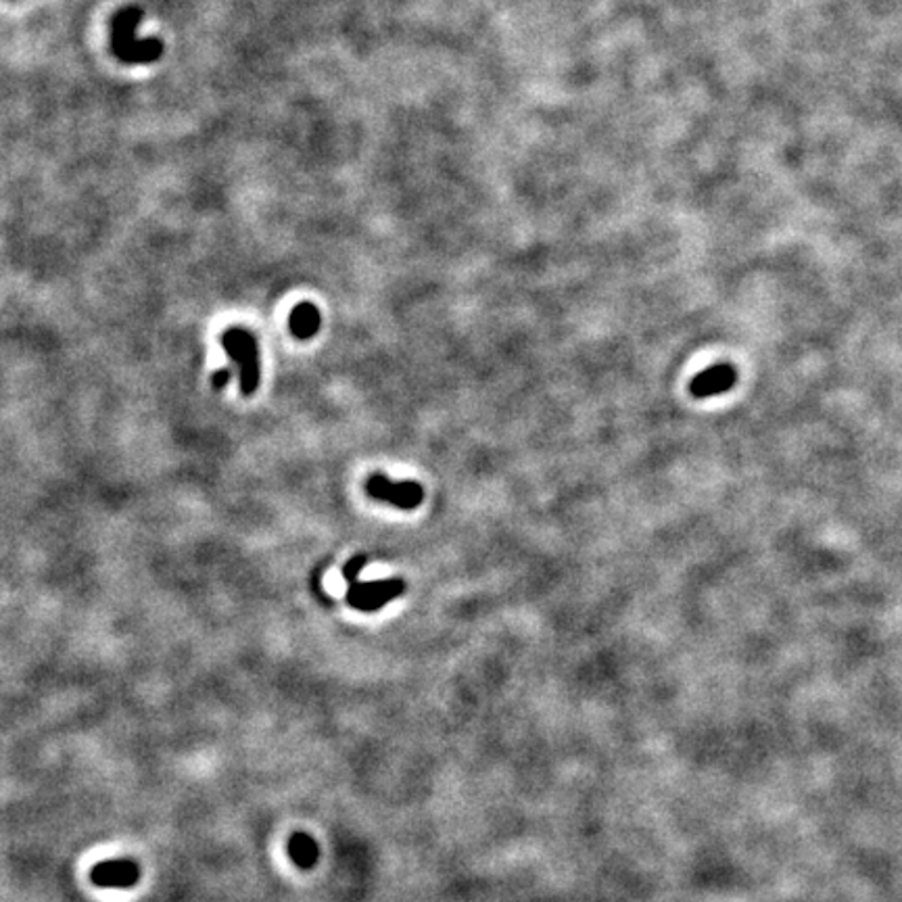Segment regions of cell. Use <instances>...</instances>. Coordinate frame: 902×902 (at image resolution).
<instances>
[{
	"label": "cell",
	"instance_id": "cell-1",
	"mask_svg": "<svg viewBox=\"0 0 902 902\" xmlns=\"http://www.w3.org/2000/svg\"><path fill=\"white\" fill-rule=\"evenodd\" d=\"M222 345L228 353V358L233 360L235 366H238V375H240V393L245 398H252L253 393L259 387V347H257V339L255 335L249 332L243 326H233L226 328L222 335Z\"/></svg>",
	"mask_w": 902,
	"mask_h": 902
},
{
	"label": "cell",
	"instance_id": "cell-2",
	"mask_svg": "<svg viewBox=\"0 0 902 902\" xmlns=\"http://www.w3.org/2000/svg\"><path fill=\"white\" fill-rule=\"evenodd\" d=\"M406 594L403 578H385V581H353L347 590V604L360 613H377L391 599Z\"/></svg>",
	"mask_w": 902,
	"mask_h": 902
},
{
	"label": "cell",
	"instance_id": "cell-3",
	"mask_svg": "<svg viewBox=\"0 0 902 902\" xmlns=\"http://www.w3.org/2000/svg\"><path fill=\"white\" fill-rule=\"evenodd\" d=\"M366 493L379 502L396 505L399 510H416L424 500V489L416 481H391L385 474H372L366 481Z\"/></svg>",
	"mask_w": 902,
	"mask_h": 902
},
{
	"label": "cell",
	"instance_id": "cell-4",
	"mask_svg": "<svg viewBox=\"0 0 902 902\" xmlns=\"http://www.w3.org/2000/svg\"><path fill=\"white\" fill-rule=\"evenodd\" d=\"M141 865L130 859H113L92 867V884L105 890H127L141 882Z\"/></svg>",
	"mask_w": 902,
	"mask_h": 902
},
{
	"label": "cell",
	"instance_id": "cell-5",
	"mask_svg": "<svg viewBox=\"0 0 902 902\" xmlns=\"http://www.w3.org/2000/svg\"><path fill=\"white\" fill-rule=\"evenodd\" d=\"M738 382V370L731 363H715L708 370L696 375L689 382V396L696 399L715 398L734 389Z\"/></svg>",
	"mask_w": 902,
	"mask_h": 902
},
{
	"label": "cell",
	"instance_id": "cell-6",
	"mask_svg": "<svg viewBox=\"0 0 902 902\" xmlns=\"http://www.w3.org/2000/svg\"><path fill=\"white\" fill-rule=\"evenodd\" d=\"M287 850H289L290 861L299 869H306V871L314 869L320 861V844L304 831H297L290 836Z\"/></svg>",
	"mask_w": 902,
	"mask_h": 902
},
{
	"label": "cell",
	"instance_id": "cell-7",
	"mask_svg": "<svg viewBox=\"0 0 902 902\" xmlns=\"http://www.w3.org/2000/svg\"><path fill=\"white\" fill-rule=\"evenodd\" d=\"M322 325L320 311L314 304H299L290 311L289 328L297 339H311Z\"/></svg>",
	"mask_w": 902,
	"mask_h": 902
},
{
	"label": "cell",
	"instance_id": "cell-8",
	"mask_svg": "<svg viewBox=\"0 0 902 902\" xmlns=\"http://www.w3.org/2000/svg\"><path fill=\"white\" fill-rule=\"evenodd\" d=\"M366 562H368V558H366V556H361V554H358V556H353V558L349 560V562L345 564L344 568L345 581H347V583L358 581L361 571H363V566H366Z\"/></svg>",
	"mask_w": 902,
	"mask_h": 902
},
{
	"label": "cell",
	"instance_id": "cell-9",
	"mask_svg": "<svg viewBox=\"0 0 902 902\" xmlns=\"http://www.w3.org/2000/svg\"><path fill=\"white\" fill-rule=\"evenodd\" d=\"M233 377V370L230 368H222V370H217L216 375H214V389H224L226 385H228V380Z\"/></svg>",
	"mask_w": 902,
	"mask_h": 902
}]
</instances>
